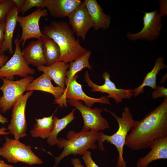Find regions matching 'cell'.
I'll return each instance as SVG.
<instances>
[{"instance_id": "6da1fadb", "label": "cell", "mask_w": 167, "mask_h": 167, "mask_svg": "<svg viewBox=\"0 0 167 167\" xmlns=\"http://www.w3.org/2000/svg\"><path fill=\"white\" fill-rule=\"evenodd\" d=\"M167 136V98L141 120H136L125 145L134 151L149 148L154 140Z\"/></svg>"}, {"instance_id": "7a4b0ae2", "label": "cell", "mask_w": 167, "mask_h": 167, "mask_svg": "<svg viewBox=\"0 0 167 167\" xmlns=\"http://www.w3.org/2000/svg\"><path fill=\"white\" fill-rule=\"evenodd\" d=\"M41 32L44 36L53 40L59 46L60 56L57 61L69 63L88 51L81 46L78 38L75 39L73 30L66 22L52 21L50 24L43 27Z\"/></svg>"}, {"instance_id": "3957f363", "label": "cell", "mask_w": 167, "mask_h": 167, "mask_svg": "<svg viewBox=\"0 0 167 167\" xmlns=\"http://www.w3.org/2000/svg\"><path fill=\"white\" fill-rule=\"evenodd\" d=\"M66 139L59 138L57 145L59 149L63 148L59 156L54 157L53 167H57L61 161L70 155H83L89 149L95 150L97 148L96 142L99 139V133L92 131L75 132L70 130L67 134Z\"/></svg>"}, {"instance_id": "277c9868", "label": "cell", "mask_w": 167, "mask_h": 167, "mask_svg": "<svg viewBox=\"0 0 167 167\" xmlns=\"http://www.w3.org/2000/svg\"><path fill=\"white\" fill-rule=\"evenodd\" d=\"M103 108L105 111L109 112L115 118L118 123V128L115 133L110 135H105L102 131L99 132V137L97 141L99 149L102 151L105 150L103 143L105 141L114 145L118 154L116 167H126V162L124 160L123 157L124 147L128 133L133 127L136 120L133 119L130 109L128 107H124L121 117H118L114 113Z\"/></svg>"}, {"instance_id": "5b68a950", "label": "cell", "mask_w": 167, "mask_h": 167, "mask_svg": "<svg viewBox=\"0 0 167 167\" xmlns=\"http://www.w3.org/2000/svg\"><path fill=\"white\" fill-rule=\"evenodd\" d=\"M5 142L0 148V156L9 163L22 162L30 165H40L43 161L34 153L30 145L20 142L19 139L6 136Z\"/></svg>"}, {"instance_id": "8992f818", "label": "cell", "mask_w": 167, "mask_h": 167, "mask_svg": "<svg viewBox=\"0 0 167 167\" xmlns=\"http://www.w3.org/2000/svg\"><path fill=\"white\" fill-rule=\"evenodd\" d=\"M3 84L0 90L3 95L0 97L1 111L5 113L12 108L16 101L26 91L29 84L34 79L31 75L14 81L6 78H1Z\"/></svg>"}, {"instance_id": "52a82bcc", "label": "cell", "mask_w": 167, "mask_h": 167, "mask_svg": "<svg viewBox=\"0 0 167 167\" xmlns=\"http://www.w3.org/2000/svg\"><path fill=\"white\" fill-rule=\"evenodd\" d=\"M67 101L71 106L80 112L84 121L82 131L98 132L109 128L108 122L101 115L103 110L101 108L92 109L84 105L82 101L73 99H67Z\"/></svg>"}, {"instance_id": "ba28073f", "label": "cell", "mask_w": 167, "mask_h": 167, "mask_svg": "<svg viewBox=\"0 0 167 167\" xmlns=\"http://www.w3.org/2000/svg\"><path fill=\"white\" fill-rule=\"evenodd\" d=\"M33 91H28L15 103L12 109L11 119L7 129L14 139H19L27 135L25 111L27 100Z\"/></svg>"}, {"instance_id": "9c48e42d", "label": "cell", "mask_w": 167, "mask_h": 167, "mask_svg": "<svg viewBox=\"0 0 167 167\" xmlns=\"http://www.w3.org/2000/svg\"><path fill=\"white\" fill-rule=\"evenodd\" d=\"M14 41L15 51L11 58L0 68V78L9 79L15 75L24 78L35 73V70L30 67L23 56L18 38Z\"/></svg>"}, {"instance_id": "30bf717a", "label": "cell", "mask_w": 167, "mask_h": 167, "mask_svg": "<svg viewBox=\"0 0 167 167\" xmlns=\"http://www.w3.org/2000/svg\"><path fill=\"white\" fill-rule=\"evenodd\" d=\"M79 76L76 75L70 80L66 85L64 92L58 99L54 100V103L58 104L60 107H67V99H73L83 101L85 105L91 107L95 103L111 105L109 99L103 96L99 98H94L87 95L82 89L81 85L77 81Z\"/></svg>"}, {"instance_id": "8fae6325", "label": "cell", "mask_w": 167, "mask_h": 167, "mask_svg": "<svg viewBox=\"0 0 167 167\" xmlns=\"http://www.w3.org/2000/svg\"><path fill=\"white\" fill-rule=\"evenodd\" d=\"M102 77L105 80L104 83L102 85H98L91 80L88 71H87L85 72L84 80L88 85L92 88L91 92L108 93V95L106 97L113 99L117 104L122 102L123 99H130L133 96V89L117 88L115 84L110 80V75L107 71L103 73Z\"/></svg>"}, {"instance_id": "7c38bea8", "label": "cell", "mask_w": 167, "mask_h": 167, "mask_svg": "<svg viewBox=\"0 0 167 167\" xmlns=\"http://www.w3.org/2000/svg\"><path fill=\"white\" fill-rule=\"evenodd\" d=\"M47 9L38 8L34 11L25 16L18 15L17 22L19 23L22 29V33L19 42L24 47L26 41L32 38L41 39L44 36L40 29L39 22L42 17H45L48 15Z\"/></svg>"}, {"instance_id": "4fadbf2b", "label": "cell", "mask_w": 167, "mask_h": 167, "mask_svg": "<svg viewBox=\"0 0 167 167\" xmlns=\"http://www.w3.org/2000/svg\"><path fill=\"white\" fill-rule=\"evenodd\" d=\"M143 18V27L136 33H127V38L131 40H144L153 41L158 38L162 26L161 17L158 11L155 10L151 12H144Z\"/></svg>"}, {"instance_id": "5bb4252c", "label": "cell", "mask_w": 167, "mask_h": 167, "mask_svg": "<svg viewBox=\"0 0 167 167\" xmlns=\"http://www.w3.org/2000/svg\"><path fill=\"white\" fill-rule=\"evenodd\" d=\"M74 33L84 40L93 24L84 2L68 17Z\"/></svg>"}, {"instance_id": "9a60e30c", "label": "cell", "mask_w": 167, "mask_h": 167, "mask_svg": "<svg viewBox=\"0 0 167 167\" xmlns=\"http://www.w3.org/2000/svg\"><path fill=\"white\" fill-rule=\"evenodd\" d=\"M80 0H45V7L56 18L69 16L83 2Z\"/></svg>"}, {"instance_id": "2e32d148", "label": "cell", "mask_w": 167, "mask_h": 167, "mask_svg": "<svg viewBox=\"0 0 167 167\" xmlns=\"http://www.w3.org/2000/svg\"><path fill=\"white\" fill-rule=\"evenodd\" d=\"M149 148L148 153L138 160L137 167H148L152 161L167 159V136L156 139Z\"/></svg>"}, {"instance_id": "e0dca14e", "label": "cell", "mask_w": 167, "mask_h": 167, "mask_svg": "<svg viewBox=\"0 0 167 167\" xmlns=\"http://www.w3.org/2000/svg\"><path fill=\"white\" fill-rule=\"evenodd\" d=\"M84 3L93 24L94 30L101 28L106 30L109 28L111 17L104 12L101 6L96 0H84Z\"/></svg>"}, {"instance_id": "ac0fdd59", "label": "cell", "mask_w": 167, "mask_h": 167, "mask_svg": "<svg viewBox=\"0 0 167 167\" xmlns=\"http://www.w3.org/2000/svg\"><path fill=\"white\" fill-rule=\"evenodd\" d=\"M23 56L28 65L35 67L47 66L41 39L31 41L22 51Z\"/></svg>"}, {"instance_id": "d6986e66", "label": "cell", "mask_w": 167, "mask_h": 167, "mask_svg": "<svg viewBox=\"0 0 167 167\" xmlns=\"http://www.w3.org/2000/svg\"><path fill=\"white\" fill-rule=\"evenodd\" d=\"M70 66L69 63L57 61L51 65L40 66L37 68L39 71L49 76L58 86L65 90L66 74Z\"/></svg>"}, {"instance_id": "ffe728a7", "label": "cell", "mask_w": 167, "mask_h": 167, "mask_svg": "<svg viewBox=\"0 0 167 167\" xmlns=\"http://www.w3.org/2000/svg\"><path fill=\"white\" fill-rule=\"evenodd\" d=\"M52 80L49 76L43 73L29 84L26 91L38 90L47 92L52 94L54 100H56L62 96L64 90L58 86H54L51 83Z\"/></svg>"}, {"instance_id": "44dd1931", "label": "cell", "mask_w": 167, "mask_h": 167, "mask_svg": "<svg viewBox=\"0 0 167 167\" xmlns=\"http://www.w3.org/2000/svg\"><path fill=\"white\" fill-rule=\"evenodd\" d=\"M18 13L17 9L15 7L7 14L6 19L4 40L1 50L4 52L8 51L11 55L14 53L12 39L17 22Z\"/></svg>"}, {"instance_id": "7402d4cb", "label": "cell", "mask_w": 167, "mask_h": 167, "mask_svg": "<svg viewBox=\"0 0 167 167\" xmlns=\"http://www.w3.org/2000/svg\"><path fill=\"white\" fill-rule=\"evenodd\" d=\"M163 57H160L155 61L152 70L148 72L143 80L141 85L133 89V96L136 97L140 94L144 93V88L148 86L152 89H155L156 86V79L157 74L161 70L166 69L167 65L164 62Z\"/></svg>"}, {"instance_id": "603a6c76", "label": "cell", "mask_w": 167, "mask_h": 167, "mask_svg": "<svg viewBox=\"0 0 167 167\" xmlns=\"http://www.w3.org/2000/svg\"><path fill=\"white\" fill-rule=\"evenodd\" d=\"M57 110L51 116L42 118H35L36 123L30 131L31 136L39 137L42 139H47L54 127L53 117Z\"/></svg>"}, {"instance_id": "cb8c5ba5", "label": "cell", "mask_w": 167, "mask_h": 167, "mask_svg": "<svg viewBox=\"0 0 167 167\" xmlns=\"http://www.w3.org/2000/svg\"><path fill=\"white\" fill-rule=\"evenodd\" d=\"M75 108L64 117L59 118L56 116L53 117L54 127L47 139V143L50 146L57 145L59 140L57 138L59 133L66 128L75 118L74 116Z\"/></svg>"}, {"instance_id": "d4e9b609", "label": "cell", "mask_w": 167, "mask_h": 167, "mask_svg": "<svg viewBox=\"0 0 167 167\" xmlns=\"http://www.w3.org/2000/svg\"><path fill=\"white\" fill-rule=\"evenodd\" d=\"M91 52L88 50L87 52L75 60L70 62L69 70L66 74L65 84L66 85L71 79L79 72L85 68L90 70L92 68L89 63V59Z\"/></svg>"}, {"instance_id": "484cf974", "label": "cell", "mask_w": 167, "mask_h": 167, "mask_svg": "<svg viewBox=\"0 0 167 167\" xmlns=\"http://www.w3.org/2000/svg\"><path fill=\"white\" fill-rule=\"evenodd\" d=\"M43 42V49L47 66L58 61L60 56V50L58 45L52 39L45 36L41 38Z\"/></svg>"}, {"instance_id": "4316f807", "label": "cell", "mask_w": 167, "mask_h": 167, "mask_svg": "<svg viewBox=\"0 0 167 167\" xmlns=\"http://www.w3.org/2000/svg\"><path fill=\"white\" fill-rule=\"evenodd\" d=\"M15 7L13 0H4L0 3V23L5 22L7 14Z\"/></svg>"}, {"instance_id": "83f0119b", "label": "cell", "mask_w": 167, "mask_h": 167, "mask_svg": "<svg viewBox=\"0 0 167 167\" xmlns=\"http://www.w3.org/2000/svg\"><path fill=\"white\" fill-rule=\"evenodd\" d=\"M45 0H25L20 12L23 15L28 10L34 7L39 8L45 7Z\"/></svg>"}, {"instance_id": "f1b7e54d", "label": "cell", "mask_w": 167, "mask_h": 167, "mask_svg": "<svg viewBox=\"0 0 167 167\" xmlns=\"http://www.w3.org/2000/svg\"><path fill=\"white\" fill-rule=\"evenodd\" d=\"M151 96L153 99L162 97L167 98V88L163 86H157L155 89L152 92Z\"/></svg>"}, {"instance_id": "f546056e", "label": "cell", "mask_w": 167, "mask_h": 167, "mask_svg": "<svg viewBox=\"0 0 167 167\" xmlns=\"http://www.w3.org/2000/svg\"><path fill=\"white\" fill-rule=\"evenodd\" d=\"M91 154V152L88 150L82 156L86 167H99L92 159Z\"/></svg>"}, {"instance_id": "4dcf8cb0", "label": "cell", "mask_w": 167, "mask_h": 167, "mask_svg": "<svg viewBox=\"0 0 167 167\" xmlns=\"http://www.w3.org/2000/svg\"><path fill=\"white\" fill-rule=\"evenodd\" d=\"M160 12L159 13L161 17L167 15V1L160 0Z\"/></svg>"}, {"instance_id": "1f68e13d", "label": "cell", "mask_w": 167, "mask_h": 167, "mask_svg": "<svg viewBox=\"0 0 167 167\" xmlns=\"http://www.w3.org/2000/svg\"><path fill=\"white\" fill-rule=\"evenodd\" d=\"M5 22L0 23V49L4 40Z\"/></svg>"}, {"instance_id": "d6a6232c", "label": "cell", "mask_w": 167, "mask_h": 167, "mask_svg": "<svg viewBox=\"0 0 167 167\" xmlns=\"http://www.w3.org/2000/svg\"><path fill=\"white\" fill-rule=\"evenodd\" d=\"M14 2L18 13L20 12L25 2V0H13Z\"/></svg>"}, {"instance_id": "836d02e7", "label": "cell", "mask_w": 167, "mask_h": 167, "mask_svg": "<svg viewBox=\"0 0 167 167\" xmlns=\"http://www.w3.org/2000/svg\"><path fill=\"white\" fill-rule=\"evenodd\" d=\"M71 161L74 167H84L81 164L80 160L78 158H72L71 159Z\"/></svg>"}, {"instance_id": "e575fe53", "label": "cell", "mask_w": 167, "mask_h": 167, "mask_svg": "<svg viewBox=\"0 0 167 167\" xmlns=\"http://www.w3.org/2000/svg\"><path fill=\"white\" fill-rule=\"evenodd\" d=\"M9 57L4 54L0 55V68L3 66L8 60Z\"/></svg>"}, {"instance_id": "d590c367", "label": "cell", "mask_w": 167, "mask_h": 167, "mask_svg": "<svg viewBox=\"0 0 167 167\" xmlns=\"http://www.w3.org/2000/svg\"><path fill=\"white\" fill-rule=\"evenodd\" d=\"M6 128L3 127L0 128V135H7L9 134V131H7Z\"/></svg>"}, {"instance_id": "8d00e7d4", "label": "cell", "mask_w": 167, "mask_h": 167, "mask_svg": "<svg viewBox=\"0 0 167 167\" xmlns=\"http://www.w3.org/2000/svg\"><path fill=\"white\" fill-rule=\"evenodd\" d=\"M0 111H1V109H0ZM8 122V119L3 117L0 113V123L2 124H5L6 123H7Z\"/></svg>"}, {"instance_id": "74e56055", "label": "cell", "mask_w": 167, "mask_h": 167, "mask_svg": "<svg viewBox=\"0 0 167 167\" xmlns=\"http://www.w3.org/2000/svg\"><path fill=\"white\" fill-rule=\"evenodd\" d=\"M0 167H14L13 166L8 165L2 160H0Z\"/></svg>"}, {"instance_id": "f35d334b", "label": "cell", "mask_w": 167, "mask_h": 167, "mask_svg": "<svg viewBox=\"0 0 167 167\" xmlns=\"http://www.w3.org/2000/svg\"><path fill=\"white\" fill-rule=\"evenodd\" d=\"M4 52L0 49V55L4 54Z\"/></svg>"}, {"instance_id": "ab89813d", "label": "cell", "mask_w": 167, "mask_h": 167, "mask_svg": "<svg viewBox=\"0 0 167 167\" xmlns=\"http://www.w3.org/2000/svg\"><path fill=\"white\" fill-rule=\"evenodd\" d=\"M4 0H0V3L2 2Z\"/></svg>"}]
</instances>
